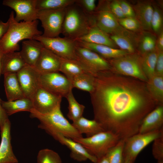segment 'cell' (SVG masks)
Returning <instances> with one entry per match:
<instances>
[{"mask_svg":"<svg viewBox=\"0 0 163 163\" xmlns=\"http://www.w3.org/2000/svg\"><path fill=\"white\" fill-rule=\"evenodd\" d=\"M90 95L94 120L120 139L138 133L144 118L158 106L146 82L111 69L95 75Z\"/></svg>","mask_w":163,"mask_h":163,"instance_id":"cell-1","label":"cell"},{"mask_svg":"<svg viewBox=\"0 0 163 163\" xmlns=\"http://www.w3.org/2000/svg\"><path fill=\"white\" fill-rule=\"evenodd\" d=\"M8 21V29L0 40V50L2 53L18 51L20 49L19 43L21 41L32 39L34 36L42 34L38 28V20L18 22L15 20L14 12L12 11Z\"/></svg>","mask_w":163,"mask_h":163,"instance_id":"cell-2","label":"cell"},{"mask_svg":"<svg viewBox=\"0 0 163 163\" xmlns=\"http://www.w3.org/2000/svg\"><path fill=\"white\" fill-rule=\"evenodd\" d=\"M30 112L31 118H36L40 121L38 127L44 130L54 139L59 134L72 139L83 137L64 116L60 106L46 114L39 113L34 109Z\"/></svg>","mask_w":163,"mask_h":163,"instance_id":"cell-3","label":"cell"},{"mask_svg":"<svg viewBox=\"0 0 163 163\" xmlns=\"http://www.w3.org/2000/svg\"><path fill=\"white\" fill-rule=\"evenodd\" d=\"M95 25L93 15L85 12L75 2L66 8L61 31L64 37L75 40Z\"/></svg>","mask_w":163,"mask_h":163,"instance_id":"cell-4","label":"cell"},{"mask_svg":"<svg viewBox=\"0 0 163 163\" xmlns=\"http://www.w3.org/2000/svg\"><path fill=\"white\" fill-rule=\"evenodd\" d=\"M73 140L80 144L90 154L98 159L105 155L120 139L112 133L104 131L90 137Z\"/></svg>","mask_w":163,"mask_h":163,"instance_id":"cell-5","label":"cell"},{"mask_svg":"<svg viewBox=\"0 0 163 163\" xmlns=\"http://www.w3.org/2000/svg\"><path fill=\"white\" fill-rule=\"evenodd\" d=\"M141 56L137 52L107 60L113 71L146 82L148 79L142 68Z\"/></svg>","mask_w":163,"mask_h":163,"instance_id":"cell-6","label":"cell"},{"mask_svg":"<svg viewBox=\"0 0 163 163\" xmlns=\"http://www.w3.org/2000/svg\"><path fill=\"white\" fill-rule=\"evenodd\" d=\"M163 136V129L144 133H138L125 140L123 150L124 159L134 162L139 153L149 144Z\"/></svg>","mask_w":163,"mask_h":163,"instance_id":"cell-7","label":"cell"},{"mask_svg":"<svg viewBox=\"0 0 163 163\" xmlns=\"http://www.w3.org/2000/svg\"><path fill=\"white\" fill-rule=\"evenodd\" d=\"M33 39L40 42L44 47L61 58L76 60L75 40L59 37H46L42 35L34 36Z\"/></svg>","mask_w":163,"mask_h":163,"instance_id":"cell-8","label":"cell"},{"mask_svg":"<svg viewBox=\"0 0 163 163\" xmlns=\"http://www.w3.org/2000/svg\"><path fill=\"white\" fill-rule=\"evenodd\" d=\"M66 8L52 10H38L37 19L43 29L42 35L46 37H58L61 34Z\"/></svg>","mask_w":163,"mask_h":163,"instance_id":"cell-9","label":"cell"},{"mask_svg":"<svg viewBox=\"0 0 163 163\" xmlns=\"http://www.w3.org/2000/svg\"><path fill=\"white\" fill-rule=\"evenodd\" d=\"M75 54L76 60L89 73L94 76L99 72L111 69L107 60L96 53L77 44Z\"/></svg>","mask_w":163,"mask_h":163,"instance_id":"cell-10","label":"cell"},{"mask_svg":"<svg viewBox=\"0 0 163 163\" xmlns=\"http://www.w3.org/2000/svg\"><path fill=\"white\" fill-rule=\"evenodd\" d=\"M39 82L40 86L62 97L73 89L70 81L59 72L40 74Z\"/></svg>","mask_w":163,"mask_h":163,"instance_id":"cell-11","label":"cell"},{"mask_svg":"<svg viewBox=\"0 0 163 163\" xmlns=\"http://www.w3.org/2000/svg\"><path fill=\"white\" fill-rule=\"evenodd\" d=\"M62 97L40 86L32 99L34 109L42 114L50 113L60 106Z\"/></svg>","mask_w":163,"mask_h":163,"instance_id":"cell-12","label":"cell"},{"mask_svg":"<svg viewBox=\"0 0 163 163\" xmlns=\"http://www.w3.org/2000/svg\"><path fill=\"white\" fill-rule=\"evenodd\" d=\"M36 3V0H4L2 4L14 10L16 21L30 22L37 20Z\"/></svg>","mask_w":163,"mask_h":163,"instance_id":"cell-13","label":"cell"},{"mask_svg":"<svg viewBox=\"0 0 163 163\" xmlns=\"http://www.w3.org/2000/svg\"><path fill=\"white\" fill-rule=\"evenodd\" d=\"M16 74L25 97L32 100L40 86L39 78L40 73L34 67L26 65Z\"/></svg>","mask_w":163,"mask_h":163,"instance_id":"cell-14","label":"cell"},{"mask_svg":"<svg viewBox=\"0 0 163 163\" xmlns=\"http://www.w3.org/2000/svg\"><path fill=\"white\" fill-rule=\"evenodd\" d=\"M101 2L98 8L92 14L95 25L107 34H110L114 32L120 25L118 20L109 10L107 1Z\"/></svg>","mask_w":163,"mask_h":163,"instance_id":"cell-15","label":"cell"},{"mask_svg":"<svg viewBox=\"0 0 163 163\" xmlns=\"http://www.w3.org/2000/svg\"><path fill=\"white\" fill-rule=\"evenodd\" d=\"M109 35L111 39L120 49L129 53L137 52L138 35L135 33L128 30L120 25Z\"/></svg>","mask_w":163,"mask_h":163,"instance_id":"cell-16","label":"cell"},{"mask_svg":"<svg viewBox=\"0 0 163 163\" xmlns=\"http://www.w3.org/2000/svg\"><path fill=\"white\" fill-rule=\"evenodd\" d=\"M61 58L43 47L34 68L40 74L59 72Z\"/></svg>","mask_w":163,"mask_h":163,"instance_id":"cell-17","label":"cell"},{"mask_svg":"<svg viewBox=\"0 0 163 163\" xmlns=\"http://www.w3.org/2000/svg\"><path fill=\"white\" fill-rule=\"evenodd\" d=\"M11 123L7 121L0 129V163H18V161L14 155L11 143Z\"/></svg>","mask_w":163,"mask_h":163,"instance_id":"cell-18","label":"cell"},{"mask_svg":"<svg viewBox=\"0 0 163 163\" xmlns=\"http://www.w3.org/2000/svg\"><path fill=\"white\" fill-rule=\"evenodd\" d=\"M55 139L70 149V156L73 159L78 161L89 160L94 163L97 161V158L90 154L80 144L73 139L60 134L58 135Z\"/></svg>","mask_w":163,"mask_h":163,"instance_id":"cell-19","label":"cell"},{"mask_svg":"<svg viewBox=\"0 0 163 163\" xmlns=\"http://www.w3.org/2000/svg\"><path fill=\"white\" fill-rule=\"evenodd\" d=\"M163 129V105H158L142 120L138 133H144Z\"/></svg>","mask_w":163,"mask_h":163,"instance_id":"cell-20","label":"cell"},{"mask_svg":"<svg viewBox=\"0 0 163 163\" xmlns=\"http://www.w3.org/2000/svg\"><path fill=\"white\" fill-rule=\"evenodd\" d=\"M43 47L37 40H26L22 42L21 50L19 52L26 64L34 67Z\"/></svg>","mask_w":163,"mask_h":163,"instance_id":"cell-21","label":"cell"},{"mask_svg":"<svg viewBox=\"0 0 163 163\" xmlns=\"http://www.w3.org/2000/svg\"><path fill=\"white\" fill-rule=\"evenodd\" d=\"M135 18L139 22L142 30L150 32L152 30L151 21L153 11L152 3L148 1H139L133 6Z\"/></svg>","mask_w":163,"mask_h":163,"instance_id":"cell-22","label":"cell"},{"mask_svg":"<svg viewBox=\"0 0 163 163\" xmlns=\"http://www.w3.org/2000/svg\"><path fill=\"white\" fill-rule=\"evenodd\" d=\"M1 74L17 73L26 65L19 52L2 53L1 58Z\"/></svg>","mask_w":163,"mask_h":163,"instance_id":"cell-23","label":"cell"},{"mask_svg":"<svg viewBox=\"0 0 163 163\" xmlns=\"http://www.w3.org/2000/svg\"><path fill=\"white\" fill-rule=\"evenodd\" d=\"M75 41L107 46L117 49V46L110 38L109 35L101 30L95 25L91 27L85 35Z\"/></svg>","mask_w":163,"mask_h":163,"instance_id":"cell-24","label":"cell"},{"mask_svg":"<svg viewBox=\"0 0 163 163\" xmlns=\"http://www.w3.org/2000/svg\"><path fill=\"white\" fill-rule=\"evenodd\" d=\"M76 41L78 45L87 48L96 53L107 60L118 58L129 54L128 52L120 49L114 48L104 45Z\"/></svg>","mask_w":163,"mask_h":163,"instance_id":"cell-25","label":"cell"},{"mask_svg":"<svg viewBox=\"0 0 163 163\" xmlns=\"http://www.w3.org/2000/svg\"><path fill=\"white\" fill-rule=\"evenodd\" d=\"M4 85L8 101L26 98L19 82L16 73L4 75Z\"/></svg>","mask_w":163,"mask_h":163,"instance_id":"cell-26","label":"cell"},{"mask_svg":"<svg viewBox=\"0 0 163 163\" xmlns=\"http://www.w3.org/2000/svg\"><path fill=\"white\" fill-rule=\"evenodd\" d=\"M72 124L80 133L85 134L86 137L104 131L101 125L95 120H89L83 116L73 122Z\"/></svg>","mask_w":163,"mask_h":163,"instance_id":"cell-27","label":"cell"},{"mask_svg":"<svg viewBox=\"0 0 163 163\" xmlns=\"http://www.w3.org/2000/svg\"><path fill=\"white\" fill-rule=\"evenodd\" d=\"M2 105L8 116L20 111L30 112L34 109L32 101L28 98L10 101L2 100Z\"/></svg>","mask_w":163,"mask_h":163,"instance_id":"cell-28","label":"cell"},{"mask_svg":"<svg viewBox=\"0 0 163 163\" xmlns=\"http://www.w3.org/2000/svg\"><path fill=\"white\" fill-rule=\"evenodd\" d=\"M148 92L158 105H163V76L155 74L146 82Z\"/></svg>","mask_w":163,"mask_h":163,"instance_id":"cell-29","label":"cell"},{"mask_svg":"<svg viewBox=\"0 0 163 163\" xmlns=\"http://www.w3.org/2000/svg\"><path fill=\"white\" fill-rule=\"evenodd\" d=\"M59 71L63 73L70 81L77 75L85 73H89L77 60L61 58Z\"/></svg>","mask_w":163,"mask_h":163,"instance_id":"cell-30","label":"cell"},{"mask_svg":"<svg viewBox=\"0 0 163 163\" xmlns=\"http://www.w3.org/2000/svg\"><path fill=\"white\" fill-rule=\"evenodd\" d=\"M138 35L137 51L141 55L156 48V36L150 32L144 31Z\"/></svg>","mask_w":163,"mask_h":163,"instance_id":"cell-31","label":"cell"},{"mask_svg":"<svg viewBox=\"0 0 163 163\" xmlns=\"http://www.w3.org/2000/svg\"><path fill=\"white\" fill-rule=\"evenodd\" d=\"M94 81L95 76L88 72L77 75L70 81L72 88H76L90 94L94 90Z\"/></svg>","mask_w":163,"mask_h":163,"instance_id":"cell-32","label":"cell"},{"mask_svg":"<svg viewBox=\"0 0 163 163\" xmlns=\"http://www.w3.org/2000/svg\"><path fill=\"white\" fill-rule=\"evenodd\" d=\"M158 51L154 50L141 56V63L143 71L148 79L155 75V69Z\"/></svg>","mask_w":163,"mask_h":163,"instance_id":"cell-33","label":"cell"},{"mask_svg":"<svg viewBox=\"0 0 163 163\" xmlns=\"http://www.w3.org/2000/svg\"><path fill=\"white\" fill-rule=\"evenodd\" d=\"M65 97L68 102L67 117L73 122H75L83 116L85 107L76 101L72 93V89L70 90Z\"/></svg>","mask_w":163,"mask_h":163,"instance_id":"cell-34","label":"cell"},{"mask_svg":"<svg viewBox=\"0 0 163 163\" xmlns=\"http://www.w3.org/2000/svg\"><path fill=\"white\" fill-rule=\"evenodd\" d=\"M76 0H36L37 10H56L65 8L75 3Z\"/></svg>","mask_w":163,"mask_h":163,"instance_id":"cell-35","label":"cell"},{"mask_svg":"<svg viewBox=\"0 0 163 163\" xmlns=\"http://www.w3.org/2000/svg\"><path fill=\"white\" fill-rule=\"evenodd\" d=\"M59 155L54 151L48 149H41L38 152L37 163H62Z\"/></svg>","mask_w":163,"mask_h":163,"instance_id":"cell-36","label":"cell"},{"mask_svg":"<svg viewBox=\"0 0 163 163\" xmlns=\"http://www.w3.org/2000/svg\"><path fill=\"white\" fill-rule=\"evenodd\" d=\"M125 140L120 139L106 154L110 163H123V150Z\"/></svg>","mask_w":163,"mask_h":163,"instance_id":"cell-37","label":"cell"},{"mask_svg":"<svg viewBox=\"0 0 163 163\" xmlns=\"http://www.w3.org/2000/svg\"><path fill=\"white\" fill-rule=\"evenodd\" d=\"M153 11L151 21L152 30L159 34L162 30L163 16L162 11L158 7L153 6Z\"/></svg>","mask_w":163,"mask_h":163,"instance_id":"cell-38","label":"cell"},{"mask_svg":"<svg viewBox=\"0 0 163 163\" xmlns=\"http://www.w3.org/2000/svg\"><path fill=\"white\" fill-rule=\"evenodd\" d=\"M118 21L120 25L129 31L135 32L142 30L139 22L135 18L125 17L118 20Z\"/></svg>","mask_w":163,"mask_h":163,"instance_id":"cell-39","label":"cell"},{"mask_svg":"<svg viewBox=\"0 0 163 163\" xmlns=\"http://www.w3.org/2000/svg\"><path fill=\"white\" fill-rule=\"evenodd\" d=\"M152 153L158 161H163V136L153 141Z\"/></svg>","mask_w":163,"mask_h":163,"instance_id":"cell-40","label":"cell"},{"mask_svg":"<svg viewBox=\"0 0 163 163\" xmlns=\"http://www.w3.org/2000/svg\"><path fill=\"white\" fill-rule=\"evenodd\" d=\"M96 1L95 0H76L75 3L85 12L92 14L96 9Z\"/></svg>","mask_w":163,"mask_h":163,"instance_id":"cell-41","label":"cell"},{"mask_svg":"<svg viewBox=\"0 0 163 163\" xmlns=\"http://www.w3.org/2000/svg\"><path fill=\"white\" fill-rule=\"evenodd\" d=\"M107 2L109 10L118 20L125 18L118 0H113Z\"/></svg>","mask_w":163,"mask_h":163,"instance_id":"cell-42","label":"cell"},{"mask_svg":"<svg viewBox=\"0 0 163 163\" xmlns=\"http://www.w3.org/2000/svg\"><path fill=\"white\" fill-rule=\"evenodd\" d=\"M123 12L125 17L135 18V13L130 5L124 0H118Z\"/></svg>","mask_w":163,"mask_h":163,"instance_id":"cell-43","label":"cell"},{"mask_svg":"<svg viewBox=\"0 0 163 163\" xmlns=\"http://www.w3.org/2000/svg\"><path fill=\"white\" fill-rule=\"evenodd\" d=\"M155 74L163 76V51L158 52L155 65Z\"/></svg>","mask_w":163,"mask_h":163,"instance_id":"cell-44","label":"cell"},{"mask_svg":"<svg viewBox=\"0 0 163 163\" xmlns=\"http://www.w3.org/2000/svg\"><path fill=\"white\" fill-rule=\"evenodd\" d=\"M2 101L0 98V129H2L5 123L9 120L8 115L2 106Z\"/></svg>","mask_w":163,"mask_h":163,"instance_id":"cell-45","label":"cell"},{"mask_svg":"<svg viewBox=\"0 0 163 163\" xmlns=\"http://www.w3.org/2000/svg\"><path fill=\"white\" fill-rule=\"evenodd\" d=\"M9 26V22L8 21L4 22L0 20V40L7 32Z\"/></svg>","mask_w":163,"mask_h":163,"instance_id":"cell-46","label":"cell"},{"mask_svg":"<svg viewBox=\"0 0 163 163\" xmlns=\"http://www.w3.org/2000/svg\"><path fill=\"white\" fill-rule=\"evenodd\" d=\"M157 39L156 48L158 51H163V31L162 30L158 34Z\"/></svg>","mask_w":163,"mask_h":163,"instance_id":"cell-47","label":"cell"},{"mask_svg":"<svg viewBox=\"0 0 163 163\" xmlns=\"http://www.w3.org/2000/svg\"><path fill=\"white\" fill-rule=\"evenodd\" d=\"M96 163H110L108 158L106 155L97 159Z\"/></svg>","mask_w":163,"mask_h":163,"instance_id":"cell-48","label":"cell"},{"mask_svg":"<svg viewBox=\"0 0 163 163\" xmlns=\"http://www.w3.org/2000/svg\"><path fill=\"white\" fill-rule=\"evenodd\" d=\"M134 162L133 161L128 159H126L124 160V161L123 163H134Z\"/></svg>","mask_w":163,"mask_h":163,"instance_id":"cell-49","label":"cell"},{"mask_svg":"<svg viewBox=\"0 0 163 163\" xmlns=\"http://www.w3.org/2000/svg\"><path fill=\"white\" fill-rule=\"evenodd\" d=\"M2 53L0 50V75L1 74V58L2 56Z\"/></svg>","mask_w":163,"mask_h":163,"instance_id":"cell-50","label":"cell"},{"mask_svg":"<svg viewBox=\"0 0 163 163\" xmlns=\"http://www.w3.org/2000/svg\"><path fill=\"white\" fill-rule=\"evenodd\" d=\"M157 163H163V161H158Z\"/></svg>","mask_w":163,"mask_h":163,"instance_id":"cell-51","label":"cell"}]
</instances>
